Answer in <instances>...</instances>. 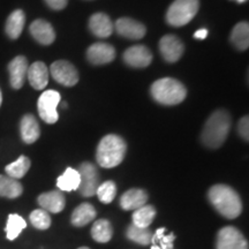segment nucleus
<instances>
[{
    "instance_id": "1",
    "label": "nucleus",
    "mask_w": 249,
    "mask_h": 249,
    "mask_svg": "<svg viewBox=\"0 0 249 249\" xmlns=\"http://www.w3.org/2000/svg\"><path fill=\"white\" fill-rule=\"evenodd\" d=\"M210 203L227 219H234L240 216L242 202L240 196L232 187L226 185H214L208 193Z\"/></svg>"
},
{
    "instance_id": "2",
    "label": "nucleus",
    "mask_w": 249,
    "mask_h": 249,
    "mask_svg": "<svg viewBox=\"0 0 249 249\" xmlns=\"http://www.w3.org/2000/svg\"><path fill=\"white\" fill-rule=\"evenodd\" d=\"M231 128V116L225 110H217L209 117L201 134L205 147L217 149L222 147Z\"/></svg>"
},
{
    "instance_id": "3",
    "label": "nucleus",
    "mask_w": 249,
    "mask_h": 249,
    "mask_svg": "<svg viewBox=\"0 0 249 249\" xmlns=\"http://www.w3.org/2000/svg\"><path fill=\"white\" fill-rule=\"evenodd\" d=\"M127 145L124 140L116 134H110L104 136L99 142L96 151V160L102 167L112 169L124 160Z\"/></svg>"
},
{
    "instance_id": "4",
    "label": "nucleus",
    "mask_w": 249,
    "mask_h": 249,
    "mask_svg": "<svg viewBox=\"0 0 249 249\" xmlns=\"http://www.w3.org/2000/svg\"><path fill=\"white\" fill-rule=\"evenodd\" d=\"M151 96L163 105H177L185 101L187 90L181 82L172 77L157 80L151 86Z\"/></svg>"
},
{
    "instance_id": "5",
    "label": "nucleus",
    "mask_w": 249,
    "mask_h": 249,
    "mask_svg": "<svg viewBox=\"0 0 249 249\" xmlns=\"http://www.w3.org/2000/svg\"><path fill=\"white\" fill-rule=\"evenodd\" d=\"M200 8V0H174L166 13V21L172 27H182L189 23Z\"/></svg>"
},
{
    "instance_id": "6",
    "label": "nucleus",
    "mask_w": 249,
    "mask_h": 249,
    "mask_svg": "<svg viewBox=\"0 0 249 249\" xmlns=\"http://www.w3.org/2000/svg\"><path fill=\"white\" fill-rule=\"evenodd\" d=\"M61 96L58 91L54 90H46L40 95L37 103L39 117L45 121L46 124H54L58 121L57 107L60 103Z\"/></svg>"
},
{
    "instance_id": "7",
    "label": "nucleus",
    "mask_w": 249,
    "mask_h": 249,
    "mask_svg": "<svg viewBox=\"0 0 249 249\" xmlns=\"http://www.w3.org/2000/svg\"><path fill=\"white\" fill-rule=\"evenodd\" d=\"M80 186L79 191L85 197H91L96 194L99 186V173L95 165L85 161L80 165Z\"/></svg>"
},
{
    "instance_id": "8",
    "label": "nucleus",
    "mask_w": 249,
    "mask_h": 249,
    "mask_svg": "<svg viewBox=\"0 0 249 249\" xmlns=\"http://www.w3.org/2000/svg\"><path fill=\"white\" fill-rule=\"evenodd\" d=\"M216 249H248V241L234 226H225L218 232Z\"/></svg>"
},
{
    "instance_id": "9",
    "label": "nucleus",
    "mask_w": 249,
    "mask_h": 249,
    "mask_svg": "<svg viewBox=\"0 0 249 249\" xmlns=\"http://www.w3.org/2000/svg\"><path fill=\"white\" fill-rule=\"evenodd\" d=\"M51 75L58 83L65 87H73L79 82V73L73 64L66 60H57L51 65Z\"/></svg>"
},
{
    "instance_id": "10",
    "label": "nucleus",
    "mask_w": 249,
    "mask_h": 249,
    "mask_svg": "<svg viewBox=\"0 0 249 249\" xmlns=\"http://www.w3.org/2000/svg\"><path fill=\"white\" fill-rule=\"evenodd\" d=\"M123 58L128 66L135 68L148 67L152 61L150 50L144 45H134L132 48L127 49Z\"/></svg>"
},
{
    "instance_id": "11",
    "label": "nucleus",
    "mask_w": 249,
    "mask_h": 249,
    "mask_svg": "<svg viewBox=\"0 0 249 249\" xmlns=\"http://www.w3.org/2000/svg\"><path fill=\"white\" fill-rule=\"evenodd\" d=\"M160 50L165 60L169 62H176L182 57L185 46L177 36L165 35L160 40Z\"/></svg>"
},
{
    "instance_id": "12",
    "label": "nucleus",
    "mask_w": 249,
    "mask_h": 249,
    "mask_svg": "<svg viewBox=\"0 0 249 249\" xmlns=\"http://www.w3.org/2000/svg\"><path fill=\"white\" fill-rule=\"evenodd\" d=\"M28 60L23 55H18L8 64L9 83L13 89H21L24 85L28 71Z\"/></svg>"
},
{
    "instance_id": "13",
    "label": "nucleus",
    "mask_w": 249,
    "mask_h": 249,
    "mask_svg": "<svg viewBox=\"0 0 249 249\" xmlns=\"http://www.w3.org/2000/svg\"><path fill=\"white\" fill-rule=\"evenodd\" d=\"M87 58L92 65L110 64L116 58V50L107 43H95L87 51Z\"/></svg>"
},
{
    "instance_id": "14",
    "label": "nucleus",
    "mask_w": 249,
    "mask_h": 249,
    "mask_svg": "<svg viewBox=\"0 0 249 249\" xmlns=\"http://www.w3.org/2000/svg\"><path fill=\"white\" fill-rule=\"evenodd\" d=\"M116 30L120 36L129 39H141L147 33L144 24L130 18H120L116 22Z\"/></svg>"
},
{
    "instance_id": "15",
    "label": "nucleus",
    "mask_w": 249,
    "mask_h": 249,
    "mask_svg": "<svg viewBox=\"0 0 249 249\" xmlns=\"http://www.w3.org/2000/svg\"><path fill=\"white\" fill-rule=\"evenodd\" d=\"M29 31L35 40H37L42 45H51L55 39L53 27L48 21L42 20V18L34 21L30 24Z\"/></svg>"
},
{
    "instance_id": "16",
    "label": "nucleus",
    "mask_w": 249,
    "mask_h": 249,
    "mask_svg": "<svg viewBox=\"0 0 249 249\" xmlns=\"http://www.w3.org/2000/svg\"><path fill=\"white\" fill-rule=\"evenodd\" d=\"M37 201H38V204L43 210L52 213H60L66 205V198H65V195L60 191L43 193L38 196Z\"/></svg>"
},
{
    "instance_id": "17",
    "label": "nucleus",
    "mask_w": 249,
    "mask_h": 249,
    "mask_svg": "<svg viewBox=\"0 0 249 249\" xmlns=\"http://www.w3.org/2000/svg\"><path fill=\"white\" fill-rule=\"evenodd\" d=\"M89 29L99 38H107L113 33L114 26L108 15L104 13H95L89 18Z\"/></svg>"
},
{
    "instance_id": "18",
    "label": "nucleus",
    "mask_w": 249,
    "mask_h": 249,
    "mask_svg": "<svg viewBox=\"0 0 249 249\" xmlns=\"http://www.w3.org/2000/svg\"><path fill=\"white\" fill-rule=\"evenodd\" d=\"M27 77L30 86L36 90L44 89L49 83V70L42 61H36L28 67Z\"/></svg>"
},
{
    "instance_id": "19",
    "label": "nucleus",
    "mask_w": 249,
    "mask_h": 249,
    "mask_svg": "<svg viewBox=\"0 0 249 249\" xmlns=\"http://www.w3.org/2000/svg\"><path fill=\"white\" fill-rule=\"evenodd\" d=\"M148 194L143 189L132 188L126 193H124L120 197V207L124 210L135 211L139 208L147 204Z\"/></svg>"
},
{
    "instance_id": "20",
    "label": "nucleus",
    "mask_w": 249,
    "mask_h": 249,
    "mask_svg": "<svg viewBox=\"0 0 249 249\" xmlns=\"http://www.w3.org/2000/svg\"><path fill=\"white\" fill-rule=\"evenodd\" d=\"M20 132L21 138L27 144H31V143L36 142L39 139V124L33 114H26V116L22 117L20 123Z\"/></svg>"
},
{
    "instance_id": "21",
    "label": "nucleus",
    "mask_w": 249,
    "mask_h": 249,
    "mask_svg": "<svg viewBox=\"0 0 249 249\" xmlns=\"http://www.w3.org/2000/svg\"><path fill=\"white\" fill-rule=\"evenodd\" d=\"M24 23H26V14L22 9H15L7 18L5 24V31L11 39H18L22 34Z\"/></svg>"
},
{
    "instance_id": "22",
    "label": "nucleus",
    "mask_w": 249,
    "mask_h": 249,
    "mask_svg": "<svg viewBox=\"0 0 249 249\" xmlns=\"http://www.w3.org/2000/svg\"><path fill=\"white\" fill-rule=\"evenodd\" d=\"M96 218V209L90 203H82L71 213V224L76 227H83Z\"/></svg>"
},
{
    "instance_id": "23",
    "label": "nucleus",
    "mask_w": 249,
    "mask_h": 249,
    "mask_svg": "<svg viewBox=\"0 0 249 249\" xmlns=\"http://www.w3.org/2000/svg\"><path fill=\"white\" fill-rule=\"evenodd\" d=\"M23 187L18 180L8 176L0 174V196L7 198H17L22 195Z\"/></svg>"
},
{
    "instance_id": "24",
    "label": "nucleus",
    "mask_w": 249,
    "mask_h": 249,
    "mask_svg": "<svg viewBox=\"0 0 249 249\" xmlns=\"http://www.w3.org/2000/svg\"><path fill=\"white\" fill-rule=\"evenodd\" d=\"M80 173L79 171L68 167L57 180V187L60 192H73L79 189Z\"/></svg>"
},
{
    "instance_id": "25",
    "label": "nucleus",
    "mask_w": 249,
    "mask_h": 249,
    "mask_svg": "<svg viewBox=\"0 0 249 249\" xmlns=\"http://www.w3.org/2000/svg\"><path fill=\"white\" fill-rule=\"evenodd\" d=\"M156 217V209L152 205H143L139 208L138 210L134 211L132 219L133 225L136 227H141V229H149Z\"/></svg>"
},
{
    "instance_id": "26",
    "label": "nucleus",
    "mask_w": 249,
    "mask_h": 249,
    "mask_svg": "<svg viewBox=\"0 0 249 249\" xmlns=\"http://www.w3.org/2000/svg\"><path fill=\"white\" fill-rule=\"evenodd\" d=\"M113 235V227L107 219H98L93 223L91 227V236L95 241L107 244Z\"/></svg>"
},
{
    "instance_id": "27",
    "label": "nucleus",
    "mask_w": 249,
    "mask_h": 249,
    "mask_svg": "<svg viewBox=\"0 0 249 249\" xmlns=\"http://www.w3.org/2000/svg\"><path fill=\"white\" fill-rule=\"evenodd\" d=\"M231 42L236 49L245 51L249 46V26L247 22L235 24L231 34Z\"/></svg>"
},
{
    "instance_id": "28",
    "label": "nucleus",
    "mask_w": 249,
    "mask_h": 249,
    "mask_svg": "<svg viewBox=\"0 0 249 249\" xmlns=\"http://www.w3.org/2000/svg\"><path fill=\"white\" fill-rule=\"evenodd\" d=\"M30 160L26 156H20L17 160L13 161V163L8 164L7 166L5 167L6 173H7L8 177L13 178L15 180L23 178L26 176L28 171L30 169Z\"/></svg>"
},
{
    "instance_id": "29",
    "label": "nucleus",
    "mask_w": 249,
    "mask_h": 249,
    "mask_svg": "<svg viewBox=\"0 0 249 249\" xmlns=\"http://www.w3.org/2000/svg\"><path fill=\"white\" fill-rule=\"evenodd\" d=\"M27 227L26 220L17 213H11L6 224V235L8 240L13 241L20 235V233Z\"/></svg>"
},
{
    "instance_id": "30",
    "label": "nucleus",
    "mask_w": 249,
    "mask_h": 249,
    "mask_svg": "<svg viewBox=\"0 0 249 249\" xmlns=\"http://www.w3.org/2000/svg\"><path fill=\"white\" fill-rule=\"evenodd\" d=\"M126 235L130 241L136 242V244L139 245L147 246L149 244H151L152 233L149 229H141V227H136L132 224V225L128 226V229H127Z\"/></svg>"
},
{
    "instance_id": "31",
    "label": "nucleus",
    "mask_w": 249,
    "mask_h": 249,
    "mask_svg": "<svg viewBox=\"0 0 249 249\" xmlns=\"http://www.w3.org/2000/svg\"><path fill=\"white\" fill-rule=\"evenodd\" d=\"M96 194H97L99 201H101L102 203H105V204L111 203L117 195L116 183L111 181V180H108V181H105L103 183H99L97 191H96Z\"/></svg>"
},
{
    "instance_id": "32",
    "label": "nucleus",
    "mask_w": 249,
    "mask_h": 249,
    "mask_svg": "<svg viewBox=\"0 0 249 249\" xmlns=\"http://www.w3.org/2000/svg\"><path fill=\"white\" fill-rule=\"evenodd\" d=\"M165 227H160L155 234L151 236V244L152 246H158V247L163 249H173V242L176 240V235L173 233L171 234H165Z\"/></svg>"
},
{
    "instance_id": "33",
    "label": "nucleus",
    "mask_w": 249,
    "mask_h": 249,
    "mask_svg": "<svg viewBox=\"0 0 249 249\" xmlns=\"http://www.w3.org/2000/svg\"><path fill=\"white\" fill-rule=\"evenodd\" d=\"M30 223L37 230H48L51 226V217L48 211L43 209H36L30 213Z\"/></svg>"
},
{
    "instance_id": "34",
    "label": "nucleus",
    "mask_w": 249,
    "mask_h": 249,
    "mask_svg": "<svg viewBox=\"0 0 249 249\" xmlns=\"http://www.w3.org/2000/svg\"><path fill=\"white\" fill-rule=\"evenodd\" d=\"M238 130H239V134L241 135V138L245 140V141H248L249 136V120H248V117L245 116L244 118H241V120L239 121V124H238Z\"/></svg>"
},
{
    "instance_id": "35",
    "label": "nucleus",
    "mask_w": 249,
    "mask_h": 249,
    "mask_svg": "<svg viewBox=\"0 0 249 249\" xmlns=\"http://www.w3.org/2000/svg\"><path fill=\"white\" fill-rule=\"evenodd\" d=\"M45 2L51 9L61 11V9H64L67 6L68 0H45Z\"/></svg>"
},
{
    "instance_id": "36",
    "label": "nucleus",
    "mask_w": 249,
    "mask_h": 249,
    "mask_svg": "<svg viewBox=\"0 0 249 249\" xmlns=\"http://www.w3.org/2000/svg\"><path fill=\"white\" fill-rule=\"evenodd\" d=\"M207 36H208V30L207 29H200V30H197L194 34L195 38H198V39L207 38Z\"/></svg>"
},
{
    "instance_id": "37",
    "label": "nucleus",
    "mask_w": 249,
    "mask_h": 249,
    "mask_svg": "<svg viewBox=\"0 0 249 249\" xmlns=\"http://www.w3.org/2000/svg\"><path fill=\"white\" fill-rule=\"evenodd\" d=\"M2 103V95H1V90H0V105H1Z\"/></svg>"
},
{
    "instance_id": "38",
    "label": "nucleus",
    "mask_w": 249,
    "mask_h": 249,
    "mask_svg": "<svg viewBox=\"0 0 249 249\" xmlns=\"http://www.w3.org/2000/svg\"><path fill=\"white\" fill-rule=\"evenodd\" d=\"M151 249H163V248L158 247V246H152V247H151Z\"/></svg>"
},
{
    "instance_id": "39",
    "label": "nucleus",
    "mask_w": 249,
    "mask_h": 249,
    "mask_svg": "<svg viewBox=\"0 0 249 249\" xmlns=\"http://www.w3.org/2000/svg\"><path fill=\"white\" fill-rule=\"evenodd\" d=\"M236 1H238V2H239V4H242V2L247 1V0H236Z\"/></svg>"
},
{
    "instance_id": "40",
    "label": "nucleus",
    "mask_w": 249,
    "mask_h": 249,
    "mask_svg": "<svg viewBox=\"0 0 249 249\" xmlns=\"http://www.w3.org/2000/svg\"><path fill=\"white\" fill-rule=\"evenodd\" d=\"M79 249H90V248H88V247H80Z\"/></svg>"
}]
</instances>
